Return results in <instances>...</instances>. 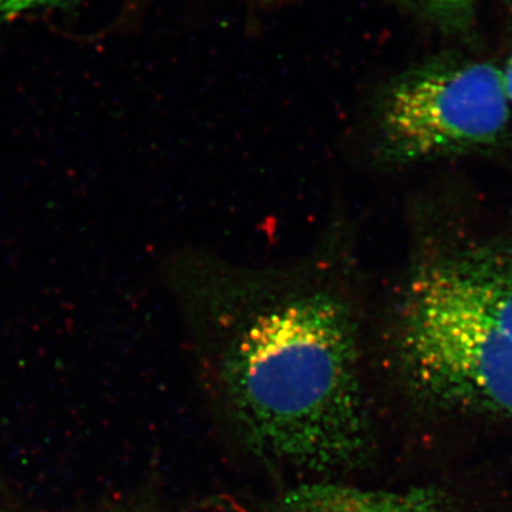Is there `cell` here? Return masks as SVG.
Returning a JSON list of instances; mask_svg holds the SVG:
<instances>
[{
    "label": "cell",
    "instance_id": "obj_1",
    "mask_svg": "<svg viewBox=\"0 0 512 512\" xmlns=\"http://www.w3.org/2000/svg\"><path fill=\"white\" fill-rule=\"evenodd\" d=\"M356 274L342 234L285 265H242L205 251L171 262L185 315L222 336L229 403L261 456L322 474L365 461L372 433Z\"/></svg>",
    "mask_w": 512,
    "mask_h": 512
},
{
    "label": "cell",
    "instance_id": "obj_2",
    "mask_svg": "<svg viewBox=\"0 0 512 512\" xmlns=\"http://www.w3.org/2000/svg\"><path fill=\"white\" fill-rule=\"evenodd\" d=\"M399 309V353L421 393L512 414V342L468 306L430 261L413 269Z\"/></svg>",
    "mask_w": 512,
    "mask_h": 512
},
{
    "label": "cell",
    "instance_id": "obj_3",
    "mask_svg": "<svg viewBox=\"0 0 512 512\" xmlns=\"http://www.w3.org/2000/svg\"><path fill=\"white\" fill-rule=\"evenodd\" d=\"M508 121L503 72L493 64L421 67L390 83L376 101V160L407 165L491 146Z\"/></svg>",
    "mask_w": 512,
    "mask_h": 512
},
{
    "label": "cell",
    "instance_id": "obj_4",
    "mask_svg": "<svg viewBox=\"0 0 512 512\" xmlns=\"http://www.w3.org/2000/svg\"><path fill=\"white\" fill-rule=\"evenodd\" d=\"M448 286L512 342V249L429 259Z\"/></svg>",
    "mask_w": 512,
    "mask_h": 512
},
{
    "label": "cell",
    "instance_id": "obj_5",
    "mask_svg": "<svg viewBox=\"0 0 512 512\" xmlns=\"http://www.w3.org/2000/svg\"><path fill=\"white\" fill-rule=\"evenodd\" d=\"M279 512H437L433 498L423 491L365 490L353 485L309 483L293 488Z\"/></svg>",
    "mask_w": 512,
    "mask_h": 512
},
{
    "label": "cell",
    "instance_id": "obj_6",
    "mask_svg": "<svg viewBox=\"0 0 512 512\" xmlns=\"http://www.w3.org/2000/svg\"><path fill=\"white\" fill-rule=\"evenodd\" d=\"M421 8L446 22L466 19L476 0H416Z\"/></svg>",
    "mask_w": 512,
    "mask_h": 512
},
{
    "label": "cell",
    "instance_id": "obj_7",
    "mask_svg": "<svg viewBox=\"0 0 512 512\" xmlns=\"http://www.w3.org/2000/svg\"><path fill=\"white\" fill-rule=\"evenodd\" d=\"M63 2L66 0H0V28L33 10L50 8Z\"/></svg>",
    "mask_w": 512,
    "mask_h": 512
},
{
    "label": "cell",
    "instance_id": "obj_8",
    "mask_svg": "<svg viewBox=\"0 0 512 512\" xmlns=\"http://www.w3.org/2000/svg\"><path fill=\"white\" fill-rule=\"evenodd\" d=\"M501 72H503L505 93H507L508 100L512 103V57L508 60L507 66H505V69L501 70Z\"/></svg>",
    "mask_w": 512,
    "mask_h": 512
}]
</instances>
